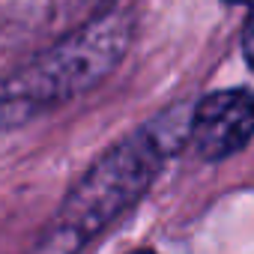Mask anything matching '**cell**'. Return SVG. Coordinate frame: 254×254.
I'll use <instances>...</instances> for the list:
<instances>
[{"label": "cell", "mask_w": 254, "mask_h": 254, "mask_svg": "<svg viewBox=\"0 0 254 254\" xmlns=\"http://www.w3.org/2000/svg\"><path fill=\"white\" fill-rule=\"evenodd\" d=\"M132 18L105 12L0 81V129L63 105L102 84L129 51Z\"/></svg>", "instance_id": "cell-2"}, {"label": "cell", "mask_w": 254, "mask_h": 254, "mask_svg": "<svg viewBox=\"0 0 254 254\" xmlns=\"http://www.w3.org/2000/svg\"><path fill=\"white\" fill-rule=\"evenodd\" d=\"M191 138V111H168L102 153L69 189L33 254H78L123 218L156 183L165 159Z\"/></svg>", "instance_id": "cell-1"}, {"label": "cell", "mask_w": 254, "mask_h": 254, "mask_svg": "<svg viewBox=\"0 0 254 254\" xmlns=\"http://www.w3.org/2000/svg\"><path fill=\"white\" fill-rule=\"evenodd\" d=\"M227 3H251V0H227Z\"/></svg>", "instance_id": "cell-6"}, {"label": "cell", "mask_w": 254, "mask_h": 254, "mask_svg": "<svg viewBox=\"0 0 254 254\" xmlns=\"http://www.w3.org/2000/svg\"><path fill=\"white\" fill-rule=\"evenodd\" d=\"M254 138V93L215 90L191 111V147L206 162L242 153Z\"/></svg>", "instance_id": "cell-3"}, {"label": "cell", "mask_w": 254, "mask_h": 254, "mask_svg": "<svg viewBox=\"0 0 254 254\" xmlns=\"http://www.w3.org/2000/svg\"><path fill=\"white\" fill-rule=\"evenodd\" d=\"M251 12L245 18V30H242V54H245V63L254 69V0H251Z\"/></svg>", "instance_id": "cell-4"}, {"label": "cell", "mask_w": 254, "mask_h": 254, "mask_svg": "<svg viewBox=\"0 0 254 254\" xmlns=\"http://www.w3.org/2000/svg\"><path fill=\"white\" fill-rule=\"evenodd\" d=\"M129 254H156V251H150V248H141V251H129Z\"/></svg>", "instance_id": "cell-5"}]
</instances>
